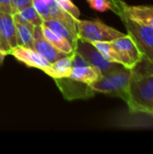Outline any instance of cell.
<instances>
[{
    "instance_id": "obj_1",
    "label": "cell",
    "mask_w": 153,
    "mask_h": 154,
    "mask_svg": "<svg viewBox=\"0 0 153 154\" xmlns=\"http://www.w3.org/2000/svg\"><path fill=\"white\" fill-rule=\"evenodd\" d=\"M124 102L130 110L153 116V63L142 59L133 69Z\"/></svg>"
},
{
    "instance_id": "obj_2",
    "label": "cell",
    "mask_w": 153,
    "mask_h": 154,
    "mask_svg": "<svg viewBox=\"0 0 153 154\" xmlns=\"http://www.w3.org/2000/svg\"><path fill=\"white\" fill-rule=\"evenodd\" d=\"M133 69L119 66L116 69L103 75L98 80L90 85L95 92L103 93L114 97L126 99L127 91Z\"/></svg>"
},
{
    "instance_id": "obj_3",
    "label": "cell",
    "mask_w": 153,
    "mask_h": 154,
    "mask_svg": "<svg viewBox=\"0 0 153 154\" xmlns=\"http://www.w3.org/2000/svg\"><path fill=\"white\" fill-rule=\"evenodd\" d=\"M78 38L81 41L93 42H111L116 38L124 36L125 33L106 24L99 19L80 20L77 22Z\"/></svg>"
},
{
    "instance_id": "obj_4",
    "label": "cell",
    "mask_w": 153,
    "mask_h": 154,
    "mask_svg": "<svg viewBox=\"0 0 153 154\" xmlns=\"http://www.w3.org/2000/svg\"><path fill=\"white\" fill-rule=\"evenodd\" d=\"M127 34H129L138 47L142 59L153 63V28L135 22L126 16L120 17Z\"/></svg>"
},
{
    "instance_id": "obj_5",
    "label": "cell",
    "mask_w": 153,
    "mask_h": 154,
    "mask_svg": "<svg viewBox=\"0 0 153 154\" xmlns=\"http://www.w3.org/2000/svg\"><path fill=\"white\" fill-rule=\"evenodd\" d=\"M110 42L119 57L120 64L124 67L133 69L142 60L138 47L129 34L125 33Z\"/></svg>"
},
{
    "instance_id": "obj_6",
    "label": "cell",
    "mask_w": 153,
    "mask_h": 154,
    "mask_svg": "<svg viewBox=\"0 0 153 154\" xmlns=\"http://www.w3.org/2000/svg\"><path fill=\"white\" fill-rule=\"evenodd\" d=\"M75 51L87 62L98 69L101 71L102 75H106L121 66V64L107 60L92 43L81 41L79 39L76 43Z\"/></svg>"
},
{
    "instance_id": "obj_7",
    "label": "cell",
    "mask_w": 153,
    "mask_h": 154,
    "mask_svg": "<svg viewBox=\"0 0 153 154\" xmlns=\"http://www.w3.org/2000/svg\"><path fill=\"white\" fill-rule=\"evenodd\" d=\"M32 5L38 11L43 22L50 18H56L64 23L74 33L78 35L77 20L64 12L55 0H32Z\"/></svg>"
},
{
    "instance_id": "obj_8",
    "label": "cell",
    "mask_w": 153,
    "mask_h": 154,
    "mask_svg": "<svg viewBox=\"0 0 153 154\" xmlns=\"http://www.w3.org/2000/svg\"><path fill=\"white\" fill-rule=\"evenodd\" d=\"M54 81L67 100L87 99L94 97L96 93L89 85L72 79L69 77L54 79Z\"/></svg>"
},
{
    "instance_id": "obj_9",
    "label": "cell",
    "mask_w": 153,
    "mask_h": 154,
    "mask_svg": "<svg viewBox=\"0 0 153 154\" xmlns=\"http://www.w3.org/2000/svg\"><path fill=\"white\" fill-rule=\"evenodd\" d=\"M101 71L87 62L76 51L73 52L72 69L69 76L72 79L91 85L102 77Z\"/></svg>"
},
{
    "instance_id": "obj_10",
    "label": "cell",
    "mask_w": 153,
    "mask_h": 154,
    "mask_svg": "<svg viewBox=\"0 0 153 154\" xmlns=\"http://www.w3.org/2000/svg\"><path fill=\"white\" fill-rule=\"evenodd\" d=\"M16 46L18 45L14 15L0 12V50L10 55L11 51Z\"/></svg>"
},
{
    "instance_id": "obj_11",
    "label": "cell",
    "mask_w": 153,
    "mask_h": 154,
    "mask_svg": "<svg viewBox=\"0 0 153 154\" xmlns=\"http://www.w3.org/2000/svg\"><path fill=\"white\" fill-rule=\"evenodd\" d=\"M115 125L127 129H151L153 128V116L128 109L117 118Z\"/></svg>"
},
{
    "instance_id": "obj_12",
    "label": "cell",
    "mask_w": 153,
    "mask_h": 154,
    "mask_svg": "<svg viewBox=\"0 0 153 154\" xmlns=\"http://www.w3.org/2000/svg\"><path fill=\"white\" fill-rule=\"evenodd\" d=\"M10 55L29 68L38 69L42 71L50 65L49 61H47L41 54H39L34 49L32 48L16 46L11 51Z\"/></svg>"
},
{
    "instance_id": "obj_13",
    "label": "cell",
    "mask_w": 153,
    "mask_h": 154,
    "mask_svg": "<svg viewBox=\"0 0 153 154\" xmlns=\"http://www.w3.org/2000/svg\"><path fill=\"white\" fill-rule=\"evenodd\" d=\"M41 26H34L33 49L50 63H52L66 56L67 54L60 51L49 41L46 40V38L43 36Z\"/></svg>"
},
{
    "instance_id": "obj_14",
    "label": "cell",
    "mask_w": 153,
    "mask_h": 154,
    "mask_svg": "<svg viewBox=\"0 0 153 154\" xmlns=\"http://www.w3.org/2000/svg\"><path fill=\"white\" fill-rule=\"evenodd\" d=\"M122 16H126L153 28V5H129L125 3Z\"/></svg>"
},
{
    "instance_id": "obj_15",
    "label": "cell",
    "mask_w": 153,
    "mask_h": 154,
    "mask_svg": "<svg viewBox=\"0 0 153 154\" xmlns=\"http://www.w3.org/2000/svg\"><path fill=\"white\" fill-rule=\"evenodd\" d=\"M72 58H73V53L69 55H66L59 59L58 60L50 63L49 67L46 68L43 70V72L46 75L52 78L53 79L69 77L70 75L71 69H72Z\"/></svg>"
},
{
    "instance_id": "obj_16",
    "label": "cell",
    "mask_w": 153,
    "mask_h": 154,
    "mask_svg": "<svg viewBox=\"0 0 153 154\" xmlns=\"http://www.w3.org/2000/svg\"><path fill=\"white\" fill-rule=\"evenodd\" d=\"M14 22H15V29H16L17 45L33 49L34 25L23 21L14 20Z\"/></svg>"
},
{
    "instance_id": "obj_17",
    "label": "cell",
    "mask_w": 153,
    "mask_h": 154,
    "mask_svg": "<svg viewBox=\"0 0 153 154\" xmlns=\"http://www.w3.org/2000/svg\"><path fill=\"white\" fill-rule=\"evenodd\" d=\"M43 24L45 26H47L49 29H50L53 32L58 34L59 36L69 41V42L72 44V46L75 49L76 43L78 40V35L76 33H74L64 23H62L61 21H60L56 18H50L46 21H44Z\"/></svg>"
},
{
    "instance_id": "obj_18",
    "label": "cell",
    "mask_w": 153,
    "mask_h": 154,
    "mask_svg": "<svg viewBox=\"0 0 153 154\" xmlns=\"http://www.w3.org/2000/svg\"><path fill=\"white\" fill-rule=\"evenodd\" d=\"M41 28L43 36L46 38V40L49 41L60 51H61V52H63V53H65L67 55H69V54L74 52L75 49L72 46V44L69 42V41L59 36L58 34L53 32L50 29H49L44 24H42L41 26Z\"/></svg>"
},
{
    "instance_id": "obj_19",
    "label": "cell",
    "mask_w": 153,
    "mask_h": 154,
    "mask_svg": "<svg viewBox=\"0 0 153 154\" xmlns=\"http://www.w3.org/2000/svg\"><path fill=\"white\" fill-rule=\"evenodd\" d=\"M14 19L17 21L27 22L34 26H41L43 24V19L35 9L33 5H29L13 14Z\"/></svg>"
},
{
    "instance_id": "obj_20",
    "label": "cell",
    "mask_w": 153,
    "mask_h": 154,
    "mask_svg": "<svg viewBox=\"0 0 153 154\" xmlns=\"http://www.w3.org/2000/svg\"><path fill=\"white\" fill-rule=\"evenodd\" d=\"M91 43L107 60L120 64L119 57L110 42H93Z\"/></svg>"
},
{
    "instance_id": "obj_21",
    "label": "cell",
    "mask_w": 153,
    "mask_h": 154,
    "mask_svg": "<svg viewBox=\"0 0 153 154\" xmlns=\"http://www.w3.org/2000/svg\"><path fill=\"white\" fill-rule=\"evenodd\" d=\"M57 5L67 14L71 15L75 20H78L80 16V11L77 5L71 0H55Z\"/></svg>"
},
{
    "instance_id": "obj_22",
    "label": "cell",
    "mask_w": 153,
    "mask_h": 154,
    "mask_svg": "<svg viewBox=\"0 0 153 154\" xmlns=\"http://www.w3.org/2000/svg\"><path fill=\"white\" fill-rule=\"evenodd\" d=\"M89 6L98 12L113 11L112 4L108 0H87Z\"/></svg>"
},
{
    "instance_id": "obj_23",
    "label": "cell",
    "mask_w": 153,
    "mask_h": 154,
    "mask_svg": "<svg viewBox=\"0 0 153 154\" xmlns=\"http://www.w3.org/2000/svg\"><path fill=\"white\" fill-rule=\"evenodd\" d=\"M12 1V10L13 14L20 11L21 9L32 5V0H11Z\"/></svg>"
},
{
    "instance_id": "obj_24",
    "label": "cell",
    "mask_w": 153,
    "mask_h": 154,
    "mask_svg": "<svg viewBox=\"0 0 153 154\" xmlns=\"http://www.w3.org/2000/svg\"><path fill=\"white\" fill-rule=\"evenodd\" d=\"M113 6V12L116 14L119 17L122 16L123 14V7L125 2L124 0H108Z\"/></svg>"
},
{
    "instance_id": "obj_25",
    "label": "cell",
    "mask_w": 153,
    "mask_h": 154,
    "mask_svg": "<svg viewBox=\"0 0 153 154\" xmlns=\"http://www.w3.org/2000/svg\"><path fill=\"white\" fill-rule=\"evenodd\" d=\"M0 12L9 13L13 14L12 1L11 0H0Z\"/></svg>"
},
{
    "instance_id": "obj_26",
    "label": "cell",
    "mask_w": 153,
    "mask_h": 154,
    "mask_svg": "<svg viewBox=\"0 0 153 154\" xmlns=\"http://www.w3.org/2000/svg\"><path fill=\"white\" fill-rule=\"evenodd\" d=\"M5 56H7L6 53L5 51H3L2 50H0V68L3 65V62H4V60H5Z\"/></svg>"
}]
</instances>
